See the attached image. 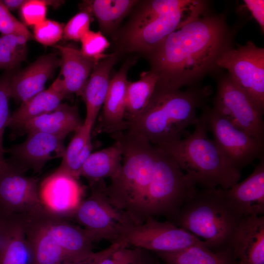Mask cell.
Listing matches in <instances>:
<instances>
[{"label": "cell", "mask_w": 264, "mask_h": 264, "mask_svg": "<svg viewBox=\"0 0 264 264\" xmlns=\"http://www.w3.org/2000/svg\"><path fill=\"white\" fill-rule=\"evenodd\" d=\"M235 33L225 14L208 9L174 31L149 55L151 71L158 77L156 87H195L207 74L218 72L217 62L233 46Z\"/></svg>", "instance_id": "1"}, {"label": "cell", "mask_w": 264, "mask_h": 264, "mask_svg": "<svg viewBox=\"0 0 264 264\" xmlns=\"http://www.w3.org/2000/svg\"><path fill=\"white\" fill-rule=\"evenodd\" d=\"M123 150L121 167L106 188L111 203L135 224L153 218L152 192L156 148L126 131L113 134Z\"/></svg>", "instance_id": "2"}, {"label": "cell", "mask_w": 264, "mask_h": 264, "mask_svg": "<svg viewBox=\"0 0 264 264\" xmlns=\"http://www.w3.org/2000/svg\"><path fill=\"white\" fill-rule=\"evenodd\" d=\"M211 94L208 87L184 90L155 87L144 110L127 122L125 131L144 137L154 146L179 140L187 128L198 122L197 110L206 106Z\"/></svg>", "instance_id": "3"}, {"label": "cell", "mask_w": 264, "mask_h": 264, "mask_svg": "<svg viewBox=\"0 0 264 264\" xmlns=\"http://www.w3.org/2000/svg\"><path fill=\"white\" fill-rule=\"evenodd\" d=\"M208 132L202 112L192 133L184 139L155 147L171 155L196 186L227 190L239 182L240 170L209 138Z\"/></svg>", "instance_id": "4"}, {"label": "cell", "mask_w": 264, "mask_h": 264, "mask_svg": "<svg viewBox=\"0 0 264 264\" xmlns=\"http://www.w3.org/2000/svg\"><path fill=\"white\" fill-rule=\"evenodd\" d=\"M243 216L221 188H202L181 206L169 221L189 232L215 252L231 249Z\"/></svg>", "instance_id": "5"}, {"label": "cell", "mask_w": 264, "mask_h": 264, "mask_svg": "<svg viewBox=\"0 0 264 264\" xmlns=\"http://www.w3.org/2000/svg\"><path fill=\"white\" fill-rule=\"evenodd\" d=\"M201 0H148L133 15L123 37L128 50L150 55L174 31L207 10Z\"/></svg>", "instance_id": "6"}, {"label": "cell", "mask_w": 264, "mask_h": 264, "mask_svg": "<svg viewBox=\"0 0 264 264\" xmlns=\"http://www.w3.org/2000/svg\"><path fill=\"white\" fill-rule=\"evenodd\" d=\"M89 184L90 195L83 199L73 216L95 242H120L126 229L135 224L111 203L104 180Z\"/></svg>", "instance_id": "7"}, {"label": "cell", "mask_w": 264, "mask_h": 264, "mask_svg": "<svg viewBox=\"0 0 264 264\" xmlns=\"http://www.w3.org/2000/svg\"><path fill=\"white\" fill-rule=\"evenodd\" d=\"M212 103V108L236 127L264 142V111L228 73L218 77Z\"/></svg>", "instance_id": "8"}, {"label": "cell", "mask_w": 264, "mask_h": 264, "mask_svg": "<svg viewBox=\"0 0 264 264\" xmlns=\"http://www.w3.org/2000/svg\"><path fill=\"white\" fill-rule=\"evenodd\" d=\"M232 80L264 110V48L251 41L227 49L217 62Z\"/></svg>", "instance_id": "9"}, {"label": "cell", "mask_w": 264, "mask_h": 264, "mask_svg": "<svg viewBox=\"0 0 264 264\" xmlns=\"http://www.w3.org/2000/svg\"><path fill=\"white\" fill-rule=\"evenodd\" d=\"M202 109L213 140L235 167L241 170L264 157V142L236 127L212 107Z\"/></svg>", "instance_id": "10"}, {"label": "cell", "mask_w": 264, "mask_h": 264, "mask_svg": "<svg viewBox=\"0 0 264 264\" xmlns=\"http://www.w3.org/2000/svg\"><path fill=\"white\" fill-rule=\"evenodd\" d=\"M121 242L154 253L175 251L195 244H205L173 223L168 220L160 221L153 218L126 229Z\"/></svg>", "instance_id": "11"}, {"label": "cell", "mask_w": 264, "mask_h": 264, "mask_svg": "<svg viewBox=\"0 0 264 264\" xmlns=\"http://www.w3.org/2000/svg\"><path fill=\"white\" fill-rule=\"evenodd\" d=\"M4 158L0 159V207L8 214L34 215L45 208L37 180Z\"/></svg>", "instance_id": "12"}, {"label": "cell", "mask_w": 264, "mask_h": 264, "mask_svg": "<svg viewBox=\"0 0 264 264\" xmlns=\"http://www.w3.org/2000/svg\"><path fill=\"white\" fill-rule=\"evenodd\" d=\"M78 179L58 169L44 178L39 195L45 209L64 218L73 216L83 199V189Z\"/></svg>", "instance_id": "13"}, {"label": "cell", "mask_w": 264, "mask_h": 264, "mask_svg": "<svg viewBox=\"0 0 264 264\" xmlns=\"http://www.w3.org/2000/svg\"><path fill=\"white\" fill-rule=\"evenodd\" d=\"M66 136L40 132L28 133L22 143L5 150L12 157L10 162L24 171L31 169L36 172L42 170L49 160L63 157L66 148Z\"/></svg>", "instance_id": "14"}, {"label": "cell", "mask_w": 264, "mask_h": 264, "mask_svg": "<svg viewBox=\"0 0 264 264\" xmlns=\"http://www.w3.org/2000/svg\"><path fill=\"white\" fill-rule=\"evenodd\" d=\"M60 64V58L50 53L39 57L22 71L14 72L9 86L10 98L22 103L43 90L46 81Z\"/></svg>", "instance_id": "15"}, {"label": "cell", "mask_w": 264, "mask_h": 264, "mask_svg": "<svg viewBox=\"0 0 264 264\" xmlns=\"http://www.w3.org/2000/svg\"><path fill=\"white\" fill-rule=\"evenodd\" d=\"M231 249L238 264H264V217H242L234 233Z\"/></svg>", "instance_id": "16"}, {"label": "cell", "mask_w": 264, "mask_h": 264, "mask_svg": "<svg viewBox=\"0 0 264 264\" xmlns=\"http://www.w3.org/2000/svg\"><path fill=\"white\" fill-rule=\"evenodd\" d=\"M127 61L110 80L99 120V131L112 134L125 131L126 92L129 81L127 72L132 65Z\"/></svg>", "instance_id": "17"}, {"label": "cell", "mask_w": 264, "mask_h": 264, "mask_svg": "<svg viewBox=\"0 0 264 264\" xmlns=\"http://www.w3.org/2000/svg\"><path fill=\"white\" fill-rule=\"evenodd\" d=\"M40 216L50 235L69 260L92 251V246L95 241L84 228L73 224L65 218L54 215L46 210Z\"/></svg>", "instance_id": "18"}, {"label": "cell", "mask_w": 264, "mask_h": 264, "mask_svg": "<svg viewBox=\"0 0 264 264\" xmlns=\"http://www.w3.org/2000/svg\"><path fill=\"white\" fill-rule=\"evenodd\" d=\"M25 222L24 215L8 216L0 240V264H33Z\"/></svg>", "instance_id": "19"}, {"label": "cell", "mask_w": 264, "mask_h": 264, "mask_svg": "<svg viewBox=\"0 0 264 264\" xmlns=\"http://www.w3.org/2000/svg\"><path fill=\"white\" fill-rule=\"evenodd\" d=\"M226 196L242 214L261 216L264 213V158L243 181L225 190Z\"/></svg>", "instance_id": "20"}, {"label": "cell", "mask_w": 264, "mask_h": 264, "mask_svg": "<svg viewBox=\"0 0 264 264\" xmlns=\"http://www.w3.org/2000/svg\"><path fill=\"white\" fill-rule=\"evenodd\" d=\"M61 60L59 75L67 95H82L84 88L95 65L98 63L85 56L73 44H55Z\"/></svg>", "instance_id": "21"}, {"label": "cell", "mask_w": 264, "mask_h": 264, "mask_svg": "<svg viewBox=\"0 0 264 264\" xmlns=\"http://www.w3.org/2000/svg\"><path fill=\"white\" fill-rule=\"evenodd\" d=\"M43 212L25 215V232L32 253L33 264H64L71 260L48 232L41 218Z\"/></svg>", "instance_id": "22"}, {"label": "cell", "mask_w": 264, "mask_h": 264, "mask_svg": "<svg viewBox=\"0 0 264 264\" xmlns=\"http://www.w3.org/2000/svg\"><path fill=\"white\" fill-rule=\"evenodd\" d=\"M67 95L62 79L59 76L47 89L22 103L11 115L7 127L19 129L31 119L56 109Z\"/></svg>", "instance_id": "23"}, {"label": "cell", "mask_w": 264, "mask_h": 264, "mask_svg": "<svg viewBox=\"0 0 264 264\" xmlns=\"http://www.w3.org/2000/svg\"><path fill=\"white\" fill-rule=\"evenodd\" d=\"M117 58V53L109 54L93 67L81 95L86 106L85 121L95 124L108 92L110 73Z\"/></svg>", "instance_id": "24"}, {"label": "cell", "mask_w": 264, "mask_h": 264, "mask_svg": "<svg viewBox=\"0 0 264 264\" xmlns=\"http://www.w3.org/2000/svg\"><path fill=\"white\" fill-rule=\"evenodd\" d=\"M83 123L76 106L61 103L53 111L27 121L19 129L27 133L40 132L66 137Z\"/></svg>", "instance_id": "25"}, {"label": "cell", "mask_w": 264, "mask_h": 264, "mask_svg": "<svg viewBox=\"0 0 264 264\" xmlns=\"http://www.w3.org/2000/svg\"><path fill=\"white\" fill-rule=\"evenodd\" d=\"M123 153L121 142L115 139L111 146L91 153L81 169L80 177L86 178L89 184L112 178L121 167Z\"/></svg>", "instance_id": "26"}, {"label": "cell", "mask_w": 264, "mask_h": 264, "mask_svg": "<svg viewBox=\"0 0 264 264\" xmlns=\"http://www.w3.org/2000/svg\"><path fill=\"white\" fill-rule=\"evenodd\" d=\"M154 253L165 264H238L231 249L215 252L204 244Z\"/></svg>", "instance_id": "27"}, {"label": "cell", "mask_w": 264, "mask_h": 264, "mask_svg": "<svg viewBox=\"0 0 264 264\" xmlns=\"http://www.w3.org/2000/svg\"><path fill=\"white\" fill-rule=\"evenodd\" d=\"M94 124L84 121L66 148L62 161L58 169L79 179L84 163L91 154L92 145L91 133Z\"/></svg>", "instance_id": "28"}, {"label": "cell", "mask_w": 264, "mask_h": 264, "mask_svg": "<svg viewBox=\"0 0 264 264\" xmlns=\"http://www.w3.org/2000/svg\"><path fill=\"white\" fill-rule=\"evenodd\" d=\"M133 0H94L85 1L83 7L96 18L101 29L109 33L137 3Z\"/></svg>", "instance_id": "29"}, {"label": "cell", "mask_w": 264, "mask_h": 264, "mask_svg": "<svg viewBox=\"0 0 264 264\" xmlns=\"http://www.w3.org/2000/svg\"><path fill=\"white\" fill-rule=\"evenodd\" d=\"M158 80L152 71L144 72L135 82H129L126 100L125 120L127 122L139 114L148 105Z\"/></svg>", "instance_id": "30"}, {"label": "cell", "mask_w": 264, "mask_h": 264, "mask_svg": "<svg viewBox=\"0 0 264 264\" xmlns=\"http://www.w3.org/2000/svg\"><path fill=\"white\" fill-rule=\"evenodd\" d=\"M152 252L123 242H115L96 264H152L156 259Z\"/></svg>", "instance_id": "31"}, {"label": "cell", "mask_w": 264, "mask_h": 264, "mask_svg": "<svg viewBox=\"0 0 264 264\" xmlns=\"http://www.w3.org/2000/svg\"><path fill=\"white\" fill-rule=\"evenodd\" d=\"M31 39L23 34H6L0 37V69H14L24 61L27 42Z\"/></svg>", "instance_id": "32"}, {"label": "cell", "mask_w": 264, "mask_h": 264, "mask_svg": "<svg viewBox=\"0 0 264 264\" xmlns=\"http://www.w3.org/2000/svg\"><path fill=\"white\" fill-rule=\"evenodd\" d=\"M82 53L96 62L106 58L109 54L104 52L109 47L110 43L100 31L89 30L81 39Z\"/></svg>", "instance_id": "33"}, {"label": "cell", "mask_w": 264, "mask_h": 264, "mask_svg": "<svg viewBox=\"0 0 264 264\" xmlns=\"http://www.w3.org/2000/svg\"><path fill=\"white\" fill-rule=\"evenodd\" d=\"M14 73V69L6 70L0 76V159L4 158L5 153L3 146V136L11 116L9 110V86Z\"/></svg>", "instance_id": "34"}, {"label": "cell", "mask_w": 264, "mask_h": 264, "mask_svg": "<svg viewBox=\"0 0 264 264\" xmlns=\"http://www.w3.org/2000/svg\"><path fill=\"white\" fill-rule=\"evenodd\" d=\"M64 27L58 22L45 19L34 26L33 37L44 45L53 46L63 37Z\"/></svg>", "instance_id": "35"}, {"label": "cell", "mask_w": 264, "mask_h": 264, "mask_svg": "<svg viewBox=\"0 0 264 264\" xmlns=\"http://www.w3.org/2000/svg\"><path fill=\"white\" fill-rule=\"evenodd\" d=\"M44 0H25L20 7V14L24 25L35 26L44 21L46 17L47 6L60 2ZM52 5V4H51Z\"/></svg>", "instance_id": "36"}, {"label": "cell", "mask_w": 264, "mask_h": 264, "mask_svg": "<svg viewBox=\"0 0 264 264\" xmlns=\"http://www.w3.org/2000/svg\"><path fill=\"white\" fill-rule=\"evenodd\" d=\"M91 13L83 7L82 11L72 17L64 27L63 37L67 40L80 41L89 30Z\"/></svg>", "instance_id": "37"}, {"label": "cell", "mask_w": 264, "mask_h": 264, "mask_svg": "<svg viewBox=\"0 0 264 264\" xmlns=\"http://www.w3.org/2000/svg\"><path fill=\"white\" fill-rule=\"evenodd\" d=\"M0 32L2 35L23 34L32 38L26 26L18 20L0 0Z\"/></svg>", "instance_id": "38"}, {"label": "cell", "mask_w": 264, "mask_h": 264, "mask_svg": "<svg viewBox=\"0 0 264 264\" xmlns=\"http://www.w3.org/2000/svg\"><path fill=\"white\" fill-rule=\"evenodd\" d=\"M245 7L260 25L263 33L264 30V0H244Z\"/></svg>", "instance_id": "39"}, {"label": "cell", "mask_w": 264, "mask_h": 264, "mask_svg": "<svg viewBox=\"0 0 264 264\" xmlns=\"http://www.w3.org/2000/svg\"><path fill=\"white\" fill-rule=\"evenodd\" d=\"M109 249L110 246L98 252L91 251L88 254L69 261L64 264H96Z\"/></svg>", "instance_id": "40"}, {"label": "cell", "mask_w": 264, "mask_h": 264, "mask_svg": "<svg viewBox=\"0 0 264 264\" xmlns=\"http://www.w3.org/2000/svg\"><path fill=\"white\" fill-rule=\"evenodd\" d=\"M1 1L5 6L10 11L20 9L25 2V0H4Z\"/></svg>", "instance_id": "41"}, {"label": "cell", "mask_w": 264, "mask_h": 264, "mask_svg": "<svg viewBox=\"0 0 264 264\" xmlns=\"http://www.w3.org/2000/svg\"><path fill=\"white\" fill-rule=\"evenodd\" d=\"M9 215L5 212L0 207V240L6 220Z\"/></svg>", "instance_id": "42"}, {"label": "cell", "mask_w": 264, "mask_h": 264, "mask_svg": "<svg viewBox=\"0 0 264 264\" xmlns=\"http://www.w3.org/2000/svg\"><path fill=\"white\" fill-rule=\"evenodd\" d=\"M152 264H162L160 263L159 261L156 260Z\"/></svg>", "instance_id": "43"}]
</instances>
